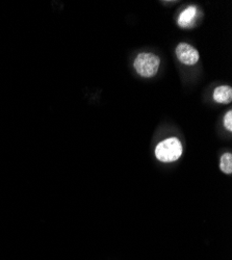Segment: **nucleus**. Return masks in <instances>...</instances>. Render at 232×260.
Wrapping results in <instances>:
<instances>
[{
	"mask_svg": "<svg viewBox=\"0 0 232 260\" xmlns=\"http://www.w3.org/2000/svg\"><path fill=\"white\" fill-rule=\"evenodd\" d=\"M197 14V9L196 7H188L186 8L178 17V25L181 27H189L192 26L193 20L195 19Z\"/></svg>",
	"mask_w": 232,
	"mask_h": 260,
	"instance_id": "obj_5",
	"label": "nucleus"
},
{
	"mask_svg": "<svg viewBox=\"0 0 232 260\" xmlns=\"http://www.w3.org/2000/svg\"><path fill=\"white\" fill-rule=\"evenodd\" d=\"M182 154V145L176 138L167 139L155 148V156L161 162H172L179 159Z\"/></svg>",
	"mask_w": 232,
	"mask_h": 260,
	"instance_id": "obj_1",
	"label": "nucleus"
},
{
	"mask_svg": "<svg viewBox=\"0 0 232 260\" xmlns=\"http://www.w3.org/2000/svg\"><path fill=\"white\" fill-rule=\"evenodd\" d=\"M176 56L182 63L187 66H193L199 60V52L186 43H180L176 47Z\"/></svg>",
	"mask_w": 232,
	"mask_h": 260,
	"instance_id": "obj_3",
	"label": "nucleus"
},
{
	"mask_svg": "<svg viewBox=\"0 0 232 260\" xmlns=\"http://www.w3.org/2000/svg\"><path fill=\"white\" fill-rule=\"evenodd\" d=\"M224 126L228 132H232V112L229 111L224 118Z\"/></svg>",
	"mask_w": 232,
	"mask_h": 260,
	"instance_id": "obj_7",
	"label": "nucleus"
},
{
	"mask_svg": "<svg viewBox=\"0 0 232 260\" xmlns=\"http://www.w3.org/2000/svg\"><path fill=\"white\" fill-rule=\"evenodd\" d=\"M220 169L225 174H231L232 173V154L225 153L221 157Z\"/></svg>",
	"mask_w": 232,
	"mask_h": 260,
	"instance_id": "obj_6",
	"label": "nucleus"
},
{
	"mask_svg": "<svg viewBox=\"0 0 232 260\" xmlns=\"http://www.w3.org/2000/svg\"><path fill=\"white\" fill-rule=\"evenodd\" d=\"M160 59L157 55L153 53L144 52L140 53L134 62V66L138 74H140L143 77H153L159 68Z\"/></svg>",
	"mask_w": 232,
	"mask_h": 260,
	"instance_id": "obj_2",
	"label": "nucleus"
},
{
	"mask_svg": "<svg viewBox=\"0 0 232 260\" xmlns=\"http://www.w3.org/2000/svg\"><path fill=\"white\" fill-rule=\"evenodd\" d=\"M214 99L218 103L229 104L232 101V89L229 85H221L214 92Z\"/></svg>",
	"mask_w": 232,
	"mask_h": 260,
	"instance_id": "obj_4",
	"label": "nucleus"
}]
</instances>
